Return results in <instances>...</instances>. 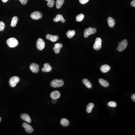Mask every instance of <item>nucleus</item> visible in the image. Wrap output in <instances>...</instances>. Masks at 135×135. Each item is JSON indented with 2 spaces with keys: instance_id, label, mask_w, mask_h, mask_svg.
Returning <instances> with one entry per match:
<instances>
[{
  "instance_id": "1",
  "label": "nucleus",
  "mask_w": 135,
  "mask_h": 135,
  "mask_svg": "<svg viewBox=\"0 0 135 135\" xmlns=\"http://www.w3.org/2000/svg\"><path fill=\"white\" fill-rule=\"evenodd\" d=\"M7 43L9 47L11 48H14L18 46L19 42L15 38H11L7 40Z\"/></svg>"
},
{
  "instance_id": "2",
  "label": "nucleus",
  "mask_w": 135,
  "mask_h": 135,
  "mask_svg": "<svg viewBox=\"0 0 135 135\" xmlns=\"http://www.w3.org/2000/svg\"><path fill=\"white\" fill-rule=\"evenodd\" d=\"M64 85V81L62 80L54 79L51 81V86L53 88H59L62 86Z\"/></svg>"
},
{
  "instance_id": "3",
  "label": "nucleus",
  "mask_w": 135,
  "mask_h": 135,
  "mask_svg": "<svg viewBox=\"0 0 135 135\" xmlns=\"http://www.w3.org/2000/svg\"><path fill=\"white\" fill-rule=\"evenodd\" d=\"M128 45V41L126 39H124L119 43L116 50L118 51L119 52L123 51L125 49H126Z\"/></svg>"
},
{
  "instance_id": "4",
  "label": "nucleus",
  "mask_w": 135,
  "mask_h": 135,
  "mask_svg": "<svg viewBox=\"0 0 135 135\" xmlns=\"http://www.w3.org/2000/svg\"><path fill=\"white\" fill-rule=\"evenodd\" d=\"M96 32V29L95 28H92L90 27L85 29V30L84 31V37L85 38H87L90 35L95 34Z\"/></svg>"
},
{
  "instance_id": "5",
  "label": "nucleus",
  "mask_w": 135,
  "mask_h": 135,
  "mask_svg": "<svg viewBox=\"0 0 135 135\" xmlns=\"http://www.w3.org/2000/svg\"><path fill=\"white\" fill-rule=\"evenodd\" d=\"M20 81V78L17 76H14L10 79L9 84L12 87H14L16 86L17 83Z\"/></svg>"
},
{
  "instance_id": "6",
  "label": "nucleus",
  "mask_w": 135,
  "mask_h": 135,
  "mask_svg": "<svg viewBox=\"0 0 135 135\" xmlns=\"http://www.w3.org/2000/svg\"><path fill=\"white\" fill-rule=\"evenodd\" d=\"M45 47V42L41 38H39L36 42V47L39 50L44 49Z\"/></svg>"
},
{
  "instance_id": "7",
  "label": "nucleus",
  "mask_w": 135,
  "mask_h": 135,
  "mask_svg": "<svg viewBox=\"0 0 135 135\" xmlns=\"http://www.w3.org/2000/svg\"><path fill=\"white\" fill-rule=\"evenodd\" d=\"M101 39L100 38H97L93 46V49L96 50L100 49L101 48Z\"/></svg>"
},
{
  "instance_id": "8",
  "label": "nucleus",
  "mask_w": 135,
  "mask_h": 135,
  "mask_svg": "<svg viewBox=\"0 0 135 135\" xmlns=\"http://www.w3.org/2000/svg\"><path fill=\"white\" fill-rule=\"evenodd\" d=\"M31 17L34 20H39L42 18V14L39 11H35L31 14Z\"/></svg>"
},
{
  "instance_id": "9",
  "label": "nucleus",
  "mask_w": 135,
  "mask_h": 135,
  "mask_svg": "<svg viewBox=\"0 0 135 135\" xmlns=\"http://www.w3.org/2000/svg\"><path fill=\"white\" fill-rule=\"evenodd\" d=\"M30 69L33 73H37L39 71V66L36 63H32L30 66Z\"/></svg>"
},
{
  "instance_id": "10",
  "label": "nucleus",
  "mask_w": 135,
  "mask_h": 135,
  "mask_svg": "<svg viewBox=\"0 0 135 135\" xmlns=\"http://www.w3.org/2000/svg\"><path fill=\"white\" fill-rule=\"evenodd\" d=\"M23 127L25 129L26 132L28 133H31L34 131V129L31 126V125L27 123L24 122L23 123Z\"/></svg>"
},
{
  "instance_id": "11",
  "label": "nucleus",
  "mask_w": 135,
  "mask_h": 135,
  "mask_svg": "<svg viewBox=\"0 0 135 135\" xmlns=\"http://www.w3.org/2000/svg\"><path fill=\"white\" fill-rule=\"evenodd\" d=\"M46 38L48 40L51 42H56L59 39V36L57 35H51L47 34L46 36Z\"/></svg>"
},
{
  "instance_id": "12",
  "label": "nucleus",
  "mask_w": 135,
  "mask_h": 135,
  "mask_svg": "<svg viewBox=\"0 0 135 135\" xmlns=\"http://www.w3.org/2000/svg\"><path fill=\"white\" fill-rule=\"evenodd\" d=\"M44 67L42 69V71L43 72H50L52 69V67L49 63H44Z\"/></svg>"
},
{
  "instance_id": "13",
  "label": "nucleus",
  "mask_w": 135,
  "mask_h": 135,
  "mask_svg": "<svg viewBox=\"0 0 135 135\" xmlns=\"http://www.w3.org/2000/svg\"><path fill=\"white\" fill-rule=\"evenodd\" d=\"M63 45L61 43H57L54 45L53 49L56 54H59L60 52V50L62 47Z\"/></svg>"
},
{
  "instance_id": "14",
  "label": "nucleus",
  "mask_w": 135,
  "mask_h": 135,
  "mask_svg": "<svg viewBox=\"0 0 135 135\" xmlns=\"http://www.w3.org/2000/svg\"><path fill=\"white\" fill-rule=\"evenodd\" d=\"M21 118L23 120L26 121L27 122H29V123H31L32 122L30 116L27 114H22L21 115Z\"/></svg>"
},
{
  "instance_id": "15",
  "label": "nucleus",
  "mask_w": 135,
  "mask_h": 135,
  "mask_svg": "<svg viewBox=\"0 0 135 135\" xmlns=\"http://www.w3.org/2000/svg\"><path fill=\"white\" fill-rule=\"evenodd\" d=\"M61 94L58 91H54L51 92L50 94V97L52 99H58L60 97Z\"/></svg>"
},
{
  "instance_id": "16",
  "label": "nucleus",
  "mask_w": 135,
  "mask_h": 135,
  "mask_svg": "<svg viewBox=\"0 0 135 135\" xmlns=\"http://www.w3.org/2000/svg\"><path fill=\"white\" fill-rule=\"evenodd\" d=\"M110 66L108 65H104L103 66H102L100 68V70L102 73H105L108 72L110 69Z\"/></svg>"
},
{
  "instance_id": "17",
  "label": "nucleus",
  "mask_w": 135,
  "mask_h": 135,
  "mask_svg": "<svg viewBox=\"0 0 135 135\" xmlns=\"http://www.w3.org/2000/svg\"><path fill=\"white\" fill-rule=\"evenodd\" d=\"M53 20H54V22H59V21H61L62 23H64L65 22V20L63 18L62 15H61V14L57 15L56 17L55 18H54Z\"/></svg>"
},
{
  "instance_id": "18",
  "label": "nucleus",
  "mask_w": 135,
  "mask_h": 135,
  "mask_svg": "<svg viewBox=\"0 0 135 135\" xmlns=\"http://www.w3.org/2000/svg\"><path fill=\"white\" fill-rule=\"evenodd\" d=\"M107 23L109 27L111 28H112L115 26V21L111 17H109L107 19Z\"/></svg>"
},
{
  "instance_id": "19",
  "label": "nucleus",
  "mask_w": 135,
  "mask_h": 135,
  "mask_svg": "<svg viewBox=\"0 0 135 135\" xmlns=\"http://www.w3.org/2000/svg\"><path fill=\"white\" fill-rule=\"evenodd\" d=\"M61 125L63 127H66L69 126V121L68 119L66 118H62L61 120Z\"/></svg>"
},
{
  "instance_id": "20",
  "label": "nucleus",
  "mask_w": 135,
  "mask_h": 135,
  "mask_svg": "<svg viewBox=\"0 0 135 135\" xmlns=\"http://www.w3.org/2000/svg\"><path fill=\"white\" fill-rule=\"evenodd\" d=\"M99 81L100 84L104 87H108L109 86L108 82L106 80H105L103 78H100Z\"/></svg>"
},
{
  "instance_id": "21",
  "label": "nucleus",
  "mask_w": 135,
  "mask_h": 135,
  "mask_svg": "<svg viewBox=\"0 0 135 135\" xmlns=\"http://www.w3.org/2000/svg\"><path fill=\"white\" fill-rule=\"evenodd\" d=\"M82 82L87 88L89 89L91 88L92 85L88 80L87 79H84L82 81Z\"/></svg>"
},
{
  "instance_id": "22",
  "label": "nucleus",
  "mask_w": 135,
  "mask_h": 135,
  "mask_svg": "<svg viewBox=\"0 0 135 135\" xmlns=\"http://www.w3.org/2000/svg\"><path fill=\"white\" fill-rule=\"evenodd\" d=\"M18 21V18L16 16H14L12 18V20H11V27H15L17 25V22Z\"/></svg>"
},
{
  "instance_id": "23",
  "label": "nucleus",
  "mask_w": 135,
  "mask_h": 135,
  "mask_svg": "<svg viewBox=\"0 0 135 135\" xmlns=\"http://www.w3.org/2000/svg\"><path fill=\"white\" fill-rule=\"evenodd\" d=\"M76 34V32L74 30H69L66 33V36L68 38H71Z\"/></svg>"
},
{
  "instance_id": "24",
  "label": "nucleus",
  "mask_w": 135,
  "mask_h": 135,
  "mask_svg": "<svg viewBox=\"0 0 135 135\" xmlns=\"http://www.w3.org/2000/svg\"><path fill=\"white\" fill-rule=\"evenodd\" d=\"M94 107V105L92 103H90L87 105L86 107V112L87 113H90L92 110V109Z\"/></svg>"
},
{
  "instance_id": "25",
  "label": "nucleus",
  "mask_w": 135,
  "mask_h": 135,
  "mask_svg": "<svg viewBox=\"0 0 135 135\" xmlns=\"http://www.w3.org/2000/svg\"><path fill=\"white\" fill-rule=\"evenodd\" d=\"M64 2V0H56V8L57 9L60 8Z\"/></svg>"
},
{
  "instance_id": "26",
  "label": "nucleus",
  "mask_w": 135,
  "mask_h": 135,
  "mask_svg": "<svg viewBox=\"0 0 135 135\" xmlns=\"http://www.w3.org/2000/svg\"><path fill=\"white\" fill-rule=\"evenodd\" d=\"M84 17H85V16L83 14H80L76 16V20L78 22H81L83 20Z\"/></svg>"
},
{
  "instance_id": "27",
  "label": "nucleus",
  "mask_w": 135,
  "mask_h": 135,
  "mask_svg": "<svg viewBox=\"0 0 135 135\" xmlns=\"http://www.w3.org/2000/svg\"><path fill=\"white\" fill-rule=\"evenodd\" d=\"M48 3L47 4L48 6L49 7L52 8L54 4V0H48L47 1Z\"/></svg>"
},
{
  "instance_id": "28",
  "label": "nucleus",
  "mask_w": 135,
  "mask_h": 135,
  "mask_svg": "<svg viewBox=\"0 0 135 135\" xmlns=\"http://www.w3.org/2000/svg\"><path fill=\"white\" fill-rule=\"evenodd\" d=\"M108 106L110 107H115L116 106V103L115 102L110 101L108 103Z\"/></svg>"
},
{
  "instance_id": "29",
  "label": "nucleus",
  "mask_w": 135,
  "mask_h": 135,
  "mask_svg": "<svg viewBox=\"0 0 135 135\" xmlns=\"http://www.w3.org/2000/svg\"><path fill=\"white\" fill-rule=\"evenodd\" d=\"M5 27V24L3 22H0V31H3Z\"/></svg>"
},
{
  "instance_id": "30",
  "label": "nucleus",
  "mask_w": 135,
  "mask_h": 135,
  "mask_svg": "<svg viewBox=\"0 0 135 135\" xmlns=\"http://www.w3.org/2000/svg\"><path fill=\"white\" fill-rule=\"evenodd\" d=\"M89 1V0H79L80 3L82 4H85L88 3Z\"/></svg>"
},
{
  "instance_id": "31",
  "label": "nucleus",
  "mask_w": 135,
  "mask_h": 135,
  "mask_svg": "<svg viewBox=\"0 0 135 135\" xmlns=\"http://www.w3.org/2000/svg\"><path fill=\"white\" fill-rule=\"evenodd\" d=\"M22 5H25L27 2V0H19Z\"/></svg>"
},
{
  "instance_id": "32",
  "label": "nucleus",
  "mask_w": 135,
  "mask_h": 135,
  "mask_svg": "<svg viewBox=\"0 0 135 135\" xmlns=\"http://www.w3.org/2000/svg\"><path fill=\"white\" fill-rule=\"evenodd\" d=\"M131 5L132 6V7H135V0H133V1H132L131 3Z\"/></svg>"
},
{
  "instance_id": "33",
  "label": "nucleus",
  "mask_w": 135,
  "mask_h": 135,
  "mask_svg": "<svg viewBox=\"0 0 135 135\" xmlns=\"http://www.w3.org/2000/svg\"><path fill=\"white\" fill-rule=\"evenodd\" d=\"M131 99L134 102H135V94H132L131 96Z\"/></svg>"
},
{
  "instance_id": "34",
  "label": "nucleus",
  "mask_w": 135,
  "mask_h": 135,
  "mask_svg": "<svg viewBox=\"0 0 135 135\" xmlns=\"http://www.w3.org/2000/svg\"><path fill=\"white\" fill-rule=\"evenodd\" d=\"M52 103L53 104H55L56 103H57V99H52Z\"/></svg>"
},
{
  "instance_id": "35",
  "label": "nucleus",
  "mask_w": 135,
  "mask_h": 135,
  "mask_svg": "<svg viewBox=\"0 0 135 135\" xmlns=\"http://www.w3.org/2000/svg\"><path fill=\"white\" fill-rule=\"evenodd\" d=\"M2 0L3 2H4V3H5L6 2H7L8 0Z\"/></svg>"
},
{
  "instance_id": "36",
  "label": "nucleus",
  "mask_w": 135,
  "mask_h": 135,
  "mask_svg": "<svg viewBox=\"0 0 135 135\" xmlns=\"http://www.w3.org/2000/svg\"><path fill=\"white\" fill-rule=\"evenodd\" d=\"M1 120H2V119H1V117H0V122H1Z\"/></svg>"
}]
</instances>
